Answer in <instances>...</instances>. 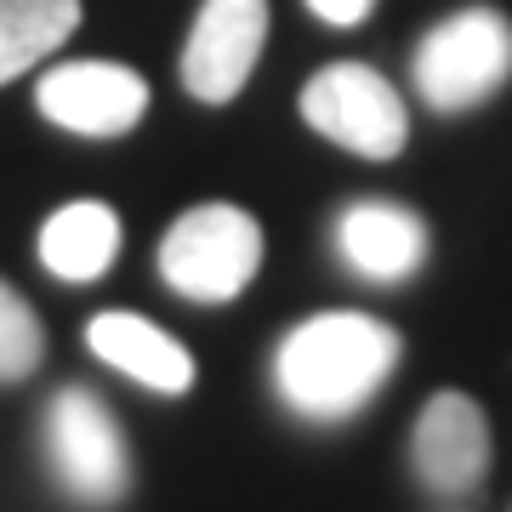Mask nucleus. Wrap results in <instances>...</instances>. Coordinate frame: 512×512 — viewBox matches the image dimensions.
I'll return each instance as SVG.
<instances>
[{
	"label": "nucleus",
	"instance_id": "1",
	"mask_svg": "<svg viewBox=\"0 0 512 512\" xmlns=\"http://www.w3.org/2000/svg\"><path fill=\"white\" fill-rule=\"evenodd\" d=\"M399 353L404 342L387 319L353 308L313 313L285 330V342L274 348V393L291 416L336 427L382 393L387 376L399 370Z\"/></svg>",
	"mask_w": 512,
	"mask_h": 512
},
{
	"label": "nucleus",
	"instance_id": "2",
	"mask_svg": "<svg viewBox=\"0 0 512 512\" xmlns=\"http://www.w3.org/2000/svg\"><path fill=\"white\" fill-rule=\"evenodd\" d=\"M262 268V222L228 200L194 205L165 228L160 279L183 302H234Z\"/></svg>",
	"mask_w": 512,
	"mask_h": 512
},
{
	"label": "nucleus",
	"instance_id": "3",
	"mask_svg": "<svg viewBox=\"0 0 512 512\" xmlns=\"http://www.w3.org/2000/svg\"><path fill=\"white\" fill-rule=\"evenodd\" d=\"M416 92L427 109L467 114L490 103L512 74V23L495 6H461L416 46Z\"/></svg>",
	"mask_w": 512,
	"mask_h": 512
},
{
	"label": "nucleus",
	"instance_id": "4",
	"mask_svg": "<svg viewBox=\"0 0 512 512\" xmlns=\"http://www.w3.org/2000/svg\"><path fill=\"white\" fill-rule=\"evenodd\" d=\"M46 461L57 490L80 507H114L131 490L126 433L92 387H63L46 404Z\"/></svg>",
	"mask_w": 512,
	"mask_h": 512
},
{
	"label": "nucleus",
	"instance_id": "5",
	"mask_svg": "<svg viewBox=\"0 0 512 512\" xmlns=\"http://www.w3.org/2000/svg\"><path fill=\"white\" fill-rule=\"evenodd\" d=\"M302 120L359 160H399L410 143V114L399 92L370 63H330L313 74L302 86Z\"/></svg>",
	"mask_w": 512,
	"mask_h": 512
},
{
	"label": "nucleus",
	"instance_id": "6",
	"mask_svg": "<svg viewBox=\"0 0 512 512\" xmlns=\"http://www.w3.org/2000/svg\"><path fill=\"white\" fill-rule=\"evenodd\" d=\"M35 109L40 120L74 131V137H126L148 114V80L126 63H103V57L57 63L40 74Z\"/></svg>",
	"mask_w": 512,
	"mask_h": 512
},
{
	"label": "nucleus",
	"instance_id": "7",
	"mask_svg": "<svg viewBox=\"0 0 512 512\" xmlns=\"http://www.w3.org/2000/svg\"><path fill=\"white\" fill-rule=\"evenodd\" d=\"M268 40V0H205L183 46V86L211 109L234 103Z\"/></svg>",
	"mask_w": 512,
	"mask_h": 512
},
{
	"label": "nucleus",
	"instance_id": "8",
	"mask_svg": "<svg viewBox=\"0 0 512 512\" xmlns=\"http://www.w3.org/2000/svg\"><path fill=\"white\" fill-rule=\"evenodd\" d=\"M410 461H416V478L444 501H461L473 495L490 473V416L484 404L444 387L421 404L416 433H410Z\"/></svg>",
	"mask_w": 512,
	"mask_h": 512
},
{
	"label": "nucleus",
	"instance_id": "9",
	"mask_svg": "<svg viewBox=\"0 0 512 512\" xmlns=\"http://www.w3.org/2000/svg\"><path fill=\"white\" fill-rule=\"evenodd\" d=\"M336 256L370 285H404L427 262V222L399 200H353L336 217Z\"/></svg>",
	"mask_w": 512,
	"mask_h": 512
},
{
	"label": "nucleus",
	"instance_id": "10",
	"mask_svg": "<svg viewBox=\"0 0 512 512\" xmlns=\"http://www.w3.org/2000/svg\"><path fill=\"white\" fill-rule=\"evenodd\" d=\"M86 348H92L109 370H120L126 382L148 387V393H165V399H183L188 387L200 382L194 353H188L171 330L143 319V313H126V308L97 313L92 325H86Z\"/></svg>",
	"mask_w": 512,
	"mask_h": 512
},
{
	"label": "nucleus",
	"instance_id": "11",
	"mask_svg": "<svg viewBox=\"0 0 512 512\" xmlns=\"http://www.w3.org/2000/svg\"><path fill=\"white\" fill-rule=\"evenodd\" d=\"M120 262V217L103 200L57 205L40 228V268L63 285H92Z\"/></svg>",
	"mask_w": 512,
	"mask_h": 512
},
{
	"label": "nucleus",
	"instance_id": "12",
	"mask_svg": "<svg viewBox=\"0 0 512 512\" xmlns=\"http://www.w3.org/2000/svg\"><path fill=\"white\" fill-rule=\"evenodd\" d=\"M80 29V0H0V86L63 46Z\"/></svg>",
	"mask_w": 512,
	"mask_h": 512
},
{
	"label": "nucleus",
	"instance_id": "13",
	"mask_svg": "<svg viewBox=\"0 0 512 512\" xmlns=\"http://www.w3.org/2000/svg\"><path fill=\"white\" fill-rule=\"evenodd\" d=\"M40 359H46V330H40L35 308L0 279V382L35 376Z\"/></svg>",
	"mask_w": 512,
	"mask_h": 512
},
{
	"label": "nucleus",
	"instance_id": "14",
	"mask_svg": "<svg viewBox=\"0 0 512 512\" xmlns=\"http://www.w3.org/2000/svg\"><path fill=\"white\" fill-rule=\"evenodd\" d=\"M370 6H376V0H308V12L319 23H330V29H353V23H365Z\"/></svg>",
	"mask_w": 512,
	"mask_h": 512
}]
</instances>
